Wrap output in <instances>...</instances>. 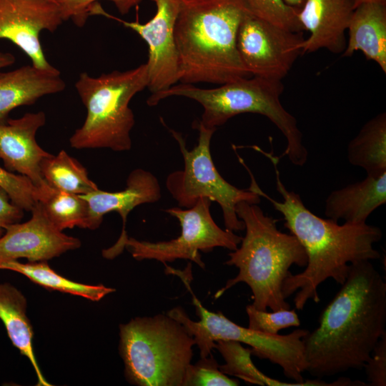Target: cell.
<instances>
[{
    "mask_svg": "<svg viewBox=\"0 0 386 386\" xmlns=\"http://www.w3.org/2000/svg\"><path fill=\"white\" fill-rule=\"evenodd\" d=\"M355 5L357 6V5L363 2L373 1H386V0H355Z\"/></svg>",
    "mask_w": 386,
    "mask_h": 386,
    "instance_id": "36",
    "label": "cell"
},
{
    "mask_svg": "<svg viewBox=\"0 0 386 386\" xmlns=\"http://www.w3.org/2000/svg\"><path fill=\"white\" fill-rule=\"evenodd\" d=\"M27 301L24 294L9 282L0 283V320L13 345L31 364L38 386L51 385L44 377L33 346L34 331L27 314Z\"/></svg>",
    "mask_w": 386,
    "mask_h": 386,
    "instance_id": "21",
    "label": "cell"
},
{
    "mask_svg": "<svg viewBox=\"0 0 386 386\" xmlns=\"http://www.w3.org/2000/svg\"><path fill=\"white\" fill-rule=\"evenodd\" d=\"M174 36L179 82L222 84L250 74L237 48L241 0H180Z\"/></svg>",
    "mask_w": 386,
    "mask_h": 386,
    "instance_id": "3",
    "label": "cell"
},
{
    "mask_svg": "<svg viewBox=\"0 0 386 386\" xmlns=\"http://www.w3.org/2000/svg\"><path fill=\"white\" fill-rule=\"evenodd\" d=\"M386 283L371 261L350 264L340 290L303 338L306 370L321 379L362 369L386 332Z\"/></svg>",
    "mask_w": 386,
    "mask_h": 386,
    "instance_id": "2",
    "label": "cell"
},
{
    "mask_svg": "<svg viewBox=\"0 0 386 386\" xmlns=\"http://www.w3.org/2000/svg\"><path fill=\"white\" fill-rule=\"evenodd\" d=\"M350 163L363 169L367 176L386 172V113L370 119L348 144Z\"/></svg>",
    "mask_w": 386,
    "mask_h": 386,
    "instance_id": "22",
    "label": "cell"
},
{
    "mask_svg": "<svg viewBox=\"0 0 386 386\" xmlns=\"http://www.w3.org/2000/svg\"><path fill=\"white\" fill-rule=\"evenodd\" d=\"M236 213L244 223L245 235L240 246L228 254L229 259L224 264L236 267L239 272L217 292L214 298L244 282L252 292V305L256 309H290L282 287L293 264L307 265L305 249L293 234L279 231L277 220L265 214L257 204L240 202Z\"/></svg>",
    "mask_w": 386,
    "mask_h": 386,
    "instance_id": "4",
    "label": "cell"
},
{
    "mask_svg": "<svg viewBox=\"0 0 386 386\" xmlns=\"http://www.w3.org/2000/svg\"><path fill=\"white\" fill-rule=\"evenodd\" d=\"M284 86L280 80L253 76L240 78L212 89H203L193 84H177L165 91L152 94L149 106H155L170 96H184L196 101L203 108L199 124L215 129L232 117L244 113L259 114L267 117L282 133L287 146L282 157L287 156L295 165L302 167L308 152L302 143V134L295 117L280 102Z\"/></svg>",
    "mask_w": 386,
    "mask_h": 386,
    "instance_id": "5",
    "label": "cell"
},
{
    "mask_svg": "<svg viewBox=\"0 0 386 386\" xmlns=\"http://www.w3.org/2000/svg\"><path fill=\"white\" fill-rule=\"evenodd\" d=\"M15 62V57L11 53L0 51V70L7 67Z\"/></svg>",
    "mask_w": 386,
    "mask_h": 386,
    "instance_id": "34",
    "label": "cell"
},
{
    "mask_svg": "<svg viewBox=\"0 0 386 386\" xmlns=\"http://www.w3.org/2000/svg\"><path fill=\"white\" fill-rule=\"evenodd\" d=\"M211 203L209 199L201 198L187 209L179 207L165 209V212L176 217L180 224L181 232L175 239L152 242L127 235L117 247L104 249L102 255L112 259L125 248L137 260L155 259L167 265L166 262L183 259L192 261L204 269L200 251L209 252L215 247L234 251L242 238L233 231L222 229L216 224L210 212Z\"/></svg>",
    "mask_w": 386,
    "mask_h": 386,
    "instance_id": "10",
    "label": "cell"
},
{
    "mask_svg": "<svg viewBox=\"0 0 386 386\" xmlns=\"http://www.w3.org/2000/svg\"><path fill=\"white\" fill-rule=\"evenodd\" d=\"M193 304L199 321H192L179 307L167 313L182 324L193 337L195 345L199 349L200 357L212 355L217 340H234L249 345L252 355L280 366L284 375L295 382L303 386L331 385V382L319 379H303L302 373L307 367L303 338L309 333L308 330L297 329L283 335L267 334L240 326L221 312L207 310L195 297H193Z\"/></svg>",
    "mask_w": 386,
    "mask_h": 386,
    "instance_id": "8",
    "label": "cell"
},
{
    "mask_svg": "<svg viewBox=\"0 0 386 386\" xmlns=\"http://www.w3.org/2000/svg\"><path fill=\"white\" fill-rule=\"evenodd\" d=\"M302 31L278 26L247 12L239 26L237 48L250 75L282 81L303 54Z\"/></svg>",
    "mask_w": 386,
    "mask_h": 386,
    "instance_id": "11",
    "label": "cell"
},
{
    "mask_svg": "<svg viewBox=\"0 0 386 386\" xmlns=\"http://www.w3.org/2000/svg\"><path fill=\"white\" fill-rule=\"evenodd\" d=\"M161 196L159 180L152 173L143 169H136L130 172L127 187L122 191L107 192L98 189L81 195L89 204V229L99 228L104 216L109 212H116L122 217V233L112 247L118 246L127 237L125 227L130 212L139 205L159 201Z\"/></svg>",
    "mask_w": 386,
    "mask_h": 386,
    "instance_id": "17",
    "label": "cell"
},
{
    "mask_svg": "<svg viewBox=\"0 0 386 386\" xmlns=\"http://www.w3.org/2000/svg\"><path fill=\"white\" fill-rule=\"evenodd\" d=\"M0 188L7 194L14 204L28 212H31L38 202L44 201L54 191L46 192L27 177L15 174L1 166Z\"/></svg>",
    "mask_w": 386,
    "mask_h": 386,
    "instance_id": "27",
    "label": "cell"
},
{
    "mask_svg": "<svg viewBox=\"0 0 386 386\" xmlns=\"http://www.w3.org/2000/svg\"><path fill=\"white\" fill-rule=\"evenodd\" d=\"M156 5L154 16L147 22L126 21L106 13L94 4L90 14H101L117 20L136 32L148 46L149 83L152 94L167 90L179 82V58L174 28L180 9V0H152Z\"/></svg>",
    "mask_w": 386,
    "mask_h": 386,
    "instance_id": "12",
    "label": "cell"
},
{
    "mask_svg": "<svg viewBox=\"0 0 386 386\" xmlns=\"http://www.w3.org/2000/svg\"><path fill=\"white\" fill-rule=\"evenodd\" d=\"M251 147L271 161L275 172L276 189L283 200L277 201L265 194L245 166L251 177L248 189L266 198L282 214L284 227L297 239L307 254V263L303 272L290 273L282 287L284 299L298 290L294 303L296 310H302L308 300L316 303L320 301L317 288L323 282L332 279L342 285L350 264L379 259L380 254L374 244L381 239L382 233L378 227L367 223L339 224L313 214L305 207L300 196L289 191L282 183L277 168L279 157L257 146Z\"/></svg>",
    "mask_w": 386,
    "mask_h": 386,
    "instance_id": "1",
    "label": "cell"
},
{
    "mask_svg": "<svg viewBox=\"0 0 386 386\" xmlns=\"http://www.w3.org/2000/svg\"><path fill=\"white\" fill-rule=\"evenodd\" d=\"M41 173L44 181L56 190L83 195L99 189L89 179L86 169L64 150L45 158Z\"/></svg>",
    "mask_w": 386,
    "mask_h": 386,
    "instance_id": "24",
    "label": "cell"
},
{
    "mask_svg": "<svg viewBox=\"0 0 386 386\" xmlns=\"http://www.w3.org/2000/svg\"><path fill=\"white\" fill-rule=\"evenodd\" d=\"M23 216L24 210L14 204L7 194L0 188V237L8 225L20 222Z\"/></svg>",
    "mask_w": 386,
    "mask_h": 386,
    "instance_id": "33",
    "label": "cell"
},
{
    "mask_svg": "<svg viewBox=\"0 0 386 386\" xmlns=\"http://www.w3.org/2000/svg\"><path fill=\"white\" fill-rule=\"evenodd\" d=\"M149 83L147 66L112 71L99 76L79 74L76 90L86 109L82 126L69 139L74 149H131V131L135 119L129 103Z\"/></svg>",
    "mask_w": 386,
    "mask_h": 386,
    "instance_id": "7",
    "label": "cell"
},
{
    "mask_svg": "<svg viewBox=\"0 0 386 386\" xmlns=\"http://www.w3.org/2000/svg\"><path fill=\"white\" fill-rule=\"evenodd\" d=\"M212 355L200 357L187 369L183 386H237L239 382L229 378L219 370Z\"/></svg>",
    "mask_w": 386,
    "mask_h": 386,
    "instance_id": "30",
    "label": "cell"
},
{
    "mask_svg": "<svg viewBox=\"0 0 386 386\" xmlns=\"http://www.w3.org/2000/svg\"><path fill=\"white\" fill-rule=\"evenodd\" d=\"M57 3L63 21L71 19L76 26H84L89 17L90 7L99 0H55ZM114 3L117 10L123 15L127 14L132 8L142 0H107Z\"/></svg>",
    "mask_w": 386,
    "mask_h": 386,
    "instance_id": "31",
    "label": "cell"
},
{
    "mask_svg": "<svg viewBox=\"0 0 386 386\" xmlns=\"http://www.w3.org/2000/svg\"><path fill=\"white\" fill-rule=\"evenodd\" d=\"M40 202L46 217L58 229L74 227L89 229V204L81 195L54 189Z\"/></svg>",
    "mask_w": 386,
    "mask_h": 386,
    "instance_id": "26",
    "label": "cell"
},
{
    "mask_svg": "<svg viewBox=\"0 0 386 386\" xmlns=\"http://www.w3.org/2000/svg\"><path fill=\"white\" fill-rule=\"evenodd\" d=\"M247 11L263 20L293 31H303L298 11L282 0H241Z\"/></svg>",
    "mask_w": 386,
    "mask_h": 386,
    "instance_id": "28",
    "label": "cell"
},
{
    "mask_svg": "<svg viewBox=\"0 0 386 386\" xmlns=\"http://www.w3.org/2000/svg\"><path fill=\"white\" fill-rule=\"evenodd\" d=\"M356 7L355 0H306L297 13L305 39L302 53L325 49L342 54L346 47L345 32Z\"/></svg>",
    "mask_w": 386,
    "mask_h": 386,
    "instance_id": "16",
    "label": "cell"
},
{
    "mask_svg": "<svg viewBox=\"0 0 386 386\" xmlns=\"http://www.w3.org/2000/svg\"><path fill=\"white\" fill-rule=\"evenodd\" d=\"M63 21L55 0H0V39L17 46L37 68H54L44 56L39 35L54 32Z\"/></svg>",
    "mask_w": 386,
    "mask_h": 386,
    "instance_id": "13",
    "label": "cell"
},
{
    "mask_svg": "<svg viewBox=\"0 0 386 386\" xmlns=\"http://www.w3.org/2000/svg\"><path fill=\"white\" fill-rule=\"evenodd\" d=\"M248 327L267 334L276 335L280 330L299 327L300 320L295 310H279L268 312L256 309L252 305L246 307Z\"/></svg>",
    "mask_w": 386,
    "mask_h": 386,
    "instance_id": "29",
    "label": "cell"
},
{
    "mask_svg": "<svg viewBox=\"0 0 386 386\" xmlns=\"http://www.w3.org/2000/svg\"><path fill=\"white\" fill-rule=\"evenodd\" d=\"M386 203V172L367 176L362 181L330 192L325 200V215L335 222L366 223L377 208Z\"/></svg>",
    "mask_w": 386,
    "mask_h": 386,
    "instance_id": "19",
    "label": "cell"
},
{
    "mask_svg": "<svg viewBox=\"0 0 386 386\" xmlns=\"http://www.w3.org/2000/svg\"><path fill=\"white\" fill-rule=\"evenodd\" d=\"M65 86L55 67L42 69L31 64L0 71V124L7 121L13 109L31 105L42 96L63 91Z\"/></svg>",
    "mask_w": 386,
    "mask_h": 386,
    "instance_id": "18",
    "label": "cell"
},
{
    "mask_svg": "<svg viewBox=\"0 0 386 386\" xmlns=\"http://www.w3.org/2000/svg\"><path fill=\"white\" fill-rule=\"evenodd\" d=\"M26 222L8 225L0 237V264L21 258L28 262L48 261L78 249L80 240L58 229L46 217L38 202Z\"/></svg>",
    "mask_w": 386,
    "mask_h": 386,
    "instance_id": "14",
    "label": "cell"
},
{
    "mask_svg": "<svg viewBox=\"0 0 386 386\" xmlns=\"http://www.w3.org/2000/svg\"><path fill=\"white\" fill-rule=\"evenodd\" d=\"M197 129L198 143L192 150L187 149L180 133L169 129L178 142L184 167L168 175L167 189L181 207L190 208L201 198L216 202L222 211L225 229L243 230L244 225L237 215L236 206L240 202L258 204L260 196L249 189H239L222 177L213 162L210 149L216 129L206 128L199 123Z\"/></svg>",
    "mask_w": 386,
    "mask_h": 386,
    "instance_id": "9",
    "label": "cell"
},
{
    "mask_svg": "<svg viewBox=\"0 0 386 386\" xmlns=\"http://www.w3.org/2000/svg\"><path fill=\"white\" fill-rule=\"evenodd\" d=\"M119 352L127 381L137 386H183L195 341L167 314L137 317L119 325Z\"/></svg>",
    "mask_w": 386,
    "mask_h": 386,
    "instance_id": "6",
    "label": "cell"
},
{
    "mask_svg": "<svg viewBox=\"0 0 386 386\" xmlns=\"http://www.w3.org/2000/svg\"><path fill=\"white\" fill-rule=\"evenodd\" d=\"M347 31L349 39L342 56L349 57L361 51L386 73V1L357 5Z\"/></svg>",
    "mask_w": 386,
    "mask_h": 386,
    "instance_id": "20",
    "label": "cell"
},
{
    "mask_svg": "<svg viewBox=\"0 0 386 386\" xmlns=\"http://www.w3.org/2000/svg\"><path fill=\"white\" fill-rule=\"evenodd\" d=\"M363 368L368 385H386V332L380 337Z\"/></svg>",
    "mask_w": 386,
    "mask_h": 386,
    "instance_id": "32",
    "label": "cell"
},
{
    "mask_svg": "<svg viewBox=\"0 0 386 386\" xmlns=\"http://www.w3.org/2000/svg\"><path fill=\"white\" fill-rule=\"evenodd\" d=\"M225 361L219 365V370L227 375L239 377L245 382L268 386H303L300 383H289L271 378L254 365L251 356V348H245L234 340H219L215 342V347Z\"/></svg>",
    "mask_w": 386,
    "mask_h": 386,
    "instance_id": "25",
    "label": "cell"
},
{
    "mask_svg": "<svg viewBox=\"0 0 386 386\" xmlns=\"http://www.w3.org/2000/svg\"><path fill=\"white\" fill-rule=\"evenodd\" d=\"M47 261L21 263L12 260L0 264V269L18 272L32 282L50 290L80 296L93 302H98L115 290L103 284H86L67 279L55 272Z\"/></svg>",
    "mask_w": 386,
    "mask_h": 386,
    "instance_id": "23",
    "label": "cell"
},
{
    "mask_svg": "<svg viewBox=\"0 0 386 386\" xmlns=\"http://www.w3.org/2000/svg\"><path fill=\"white\" fill-rule=\"evenodd\" d=\"M287 6L297 10L298 11L303 6L306 0H282Z\"/></svg>",
    "mask_w": 386,
    "mask_h": 386,
    "instance_id": "35",
    "label": "cell"
},
{
    "mask_svg": "<svg viewBox=\"0 0 386 386\" xmlns=\"http://www.w3.org/2000/svg\"><path fill=\"white\" fill-rule=\"evenodd\" d=\"M45 122L46 115L41 111L0 124V159L7 170L27 177L39 189L51 192L54 189L43 179L41 164L51 154L36 140L37 131Z\"/></svg>",
    "mask_w": 386,
    "mask_h": 386,
    "instance_id": "15",
    "label": "cell"
}]
</instances>
